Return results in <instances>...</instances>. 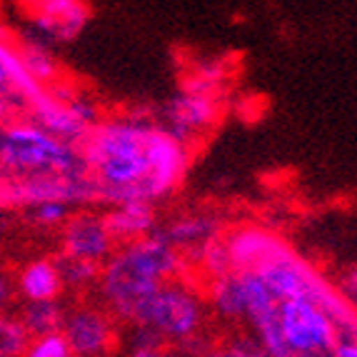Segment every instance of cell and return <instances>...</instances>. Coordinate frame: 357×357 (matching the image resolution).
I'll use <instances>...</instances> for the list:
<instances>
[{"label":"cell","instance_id":"6da1fadb","mask_svg":"<svg viewBox=\"0 0 357 357\" xmlns=\"http://www.w3.org/2000/svg\"><path fill=\"white\" fill-rule=\"evenodd\" d=\"M153 123L137 118L100 120L80 140L85 173L102 188L110 203L148 200L153 203V170L150 145L155 135Z\"/></svg>","mask_w":357,"mask_h":357},{"label":"cell","instance_id":"7a4b0ae2","mask_svg":"<svg viewBox=\"0 0 357 357\" xmlns=\"http://www.w3.org/2000/svg\"><path fill=\"white\" fill-rule=\"evenodd\" d=\"M183 270V257L173 245L158 235H145L126 243L102 262L98 282L107 305V315L137 325L143 310L162 282H170Z\"/></svg>","mask_w":357,"mask_h":357},{"label":"cell","instance_id":"3957f363","mask_svg":"<svg viewBox=\"0 0 357 357\" xmlns=\"http://www.w3.org/2000/svg\"><path fill=\"white\" fill-rule=\"evenodd\" d=\"M0 167L13 173V178L88 175L77 145L50 135L36 123H13L0 128Z\"/></svg>","mask_w":357,"mask_h":357},{"label":"cell","instance_id":"277c9868","mask_svg":"<svg viewBox=\"0 0 357 357\" xmlns=\"http://www.w3.org/2000/svg\"><path fill=\"white\" fill-rule=\"evenodd\" d=\"M203 303L190 287L183 282L170 280L162 282L155 295L148 300L143 310V317L137 325H148L160 335L165 342H188L192 337H200L203 330Z\"/></svg>","mask_w":357,"mask_h":357},{"label":"cell","instance_id":"5b68a950","mask_svg":"<svg viewBox=\"0 0 357 357\" xmlns=\"http://www.w3.org/2000/svg\"><path fill=\"white\" fill-rule=\"evenodd\" d=\"M278 322L290 352L303 355H330L337 328L325 312L310 300L292 298L278 303Z\"/></svg>","mask_w":357,"mask_h":357},{"label":"cell","instance_id":"8992f818","mask_svg":"<svg viewBox=\"0 0 357 357\" xmlns=\"http://www.w3.org/2000/svg\"><path fill=\"white\" fill-rule=\"evenodd\" d=\"M60 333L75 357H102L110 350L115 337L110 315L93 305L68 310Z\"/></svg>","mask_w":357,"mask_h":357},{"label":"cell","instance_id":"52a82bcc","mask_svg":"<svg viewBox=\"0 0 357 357\" xmlns=\"http://www.w3.org/2000/svg\"><path fill=\"white\" fill-rule=\"evenodd\" d=\"M115 252V240L96 213H75L63 225V255L102 265Z\"/></svg>","mask_w":357,"mask_h":357},{"label":"cell","instance_id":"ba28073f","mask_svg":"<svg viewBox=\"0 0 357 357\" xmlns=\"http://www.w3.org/2000/svg\"><path fill=\"white\" fill-rule=\"evenodd\" d=\"M218 115V105L215 98H210L203 90H185L178 98L170 100L167 105V123H170V132L178 140H185V135L200 132L210 126Z\"/></svg>","mask_w":357,"mask_h":357},{"label":"cell","instance_id":"9c48e42d","mask_svg":"<svg viewBox=\"0 0 357 357\" xmlns=\"http://www.w3.org/2000/svg\"><path fill=\"white\" fill-rule=\"evenodd\" d=\"M30 3L40 30L58 40H73L88 23V8L80 0H30Z\"/></svg>","mask_w":357,"mask_h":357},{"label":"cell","instance_id":"30bf717a","mask_svg":"<svg viewBox=\"0 0 357 357\" xmlns=\"http://www.w3.org/2000/svg\"><path fill=\"white\" fill-rule=\"evenodd\" d=\"M110 238L118 243H132L150 235L155 227V208L148 200H126L118 203L107 215H102Z\"/></svg>","mask_w":357,"mask_h":357},{"label":"cell","instance_id":"8fae6325","mask_svg":"<svg viewBox=\"0 0 357 357\" xmlns=\"http://www.w3.org/2000/svg\"><path fill=\"white\" fill-rule=\"evenodd\" d=\"M15 290L25 298V303H38V300H58L60 278L53 260H33L28 262L20 275L15 278Z\"/></svg>","mask_w":357,"mask_h":357},{"label":"cell","instance_id":"7c38bea8","mask_svg":"<svg viewBox=\"0 0 357 357\" xmlns=\"http://www.w3.org/2000/svg\"><path fill=\"white\" fill-rule=\"evenodd\" d=\"M235 273H238L240 287H243L245 320L250 322L252 328H260L265 322L275 320L278 317V300L260 280V275L250 273V270H235Z\"/></svg>","mask_w":357,"mask_h":357},{"label":"cell","instance_id":"4fadbf2b","mask_svg":"<svg viewBox=\"0 0 357 357\" xmlns=\"http://www.w3.org/2000/svg\"><path fill=\"white\" fill-rule=\"evenodd\" d=\"M167 243L173 245L175 250H200L203 245L218 238V222L213 218H203V215H192V218H180L173 225H167L165 232H160Z\"/></svg>","mask_w":357,"mask_h":357},{"label":"cell","instance_id":"5bb4252c","mask_svg":"<svg viewBox=\"0 0 357 357\" xmlns=\"http://www.w3.org/2000/svg\"><path fill=\"white\" fill-rule=\"evenodd\" d=\"M66 312V305L60 300H38V303H25L23 315L18 320L28 333V337H40V335L60 333Z\"/></svg>","mask_w":357,"mask_h":357},{"label":"cell","instance_id":"9a60e30c","mask_svg":"<svg viewBox=\"0 0 357 357\" xmlns=\"http://www.w3.org/2000/svg\"><path fill=\"white\" fill-rule=\"evenodd\" d=\"M210 303H213L215 312L225 320H245L243 287H240V278L235 270L220 275V278H213Z\"/></svg>","mask_w":357,"mask_h":357},{"label":"cell","instance_id":"2e32d148","mask_svg":"<svg viewBox=\"0 0 357 357\" xmlns=\"http://www.w3.org/2000/svg\"><path fill=\"white\" fill-rule=\"evenodd\" d=\"M55 262V270H58L60 285L70 287V290H83V287L98 282V275H100L102 265H93V262L77 260L70 255H60Z\"/></svg>","mask_w":357,"mask_h":357},{"label":"cell","instance_id":"e0dca14e","mask_svg":"<svg viewBox=\"0 0 357 357\" xmlns=\"http://www.w3.org/2000/svg\"><path fill=\"white\" fill-rule=\"evenodd\" d=\"M20 63L28 70V75L40 83L43 88L48 83H55L58 80V66H55V58L43 48V45H36V43H28L23 48L18 50Z\"/></svg>","mask_w":357,"mask_h":357},{"label":"cell","instance_id":"ac0fdd59","mask_svg":"<svg viewBox=\"0 0 357 357\" xmlns=\"http://www.w3.org/2000/svg\"><path fill=\"white\" fill-rule=\"evenodd\" d=\"M197 357H268V352L262 350L257 337L240 335V337L225 340V342H220V345L205 347Z\"/></svg>","mask_w":357,"mask_h":357},{"label":"cell","instance_id":"d6986e66","mask_svg":"<svg viewBox=\"0 0 357 357\" xmlns=\"http://www.w3.org/2000/svg\"><path fill=\"white\" fill-rule=\"evenodd\" d=\"M28 340V333H25L18 317L0 312V357H20Z\"/></svg>","mask_w":357,"mask_h":357},{"label":"cell","instance_id":"ffe728a7","mask_svg":"<svg viewBox=\"0 0 357 357\" xmlns=\"http://www.w3.org/2000/svg\"><path fill=\"white\" fill-rule=\"evenodd\" d=\"M20 357H75V355H73L63 333H53V335H40V337H30Z\"/></svg>","mask_w":357,"mask_h":357},{"label":"cell","instance_id":"44dd1931","mask_svg":"<svg viewBox=\"0 0 357 357\" xmlns=\"http://www.w3.org/2000/svg\"><path fill=\"white\" fill-rule=\"evenodd\" d=\"M70 215L73 205L63 203V200H40V203L33 205L30 220L40 227H63Z\"/></svg>","mask_w":357,"mask_h":357},{"label":"cell","instance_id":"7402d4cb","mask_svg":"<svg viewBox=\"0 0 357 357\" xmlns=\"http://www.w3.org/2000/svg\"><path fill=\"white\" fill-rule=\"evenodd\" d=\"M328 357H357L355 335H337V340H335V345Z\"/></svg>","mask_w":357,"mask_h":357},{"label":"cell","instance_id":"603a6c76","mask_svg":"<svg viewBox=\"0 0 357 357\" xmlns=\"http://www.w3.org/2000/svg\"><path fill=\"white\" fill-rule=\"evenodd\" d=\"M130 357H190V355L183 352L180 347L162 345V347H153V350H132Z\"/></svg>","mask_w":357,"mask_h":357},{"label":"cell","instance_id":"cb8c5ba5","mask_svg":"<svg viewBox=\"0 0 357 357\" xmlns=\"http://www.w3.org/2000/svg\"><path fill=\"white\" fill-rule=\"evenodd\" d=\"M13 295H15V282L6 270H0V312L13 303Z\"/></svg>","mask_w":357,"mask_h":357},{"label":"cell","instance_id":"d4e9b609","mask_svg":"<svg viewBox=\"0 0 357 357\" xmlns=\"http://www.w3.org/2000/svg\"><path fill=\"white\" fill-rule=\"evenodd\" d=\"M8 115H10V100L6 98V93H0V126L8 120Z\"/></svg>","mask_w":357,"mask_h":357}]
</instances>
